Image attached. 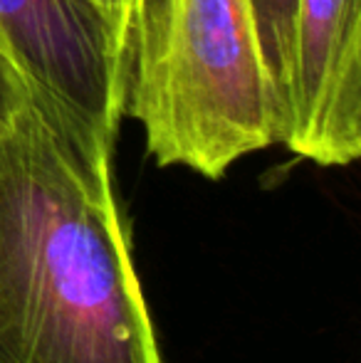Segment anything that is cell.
Segmentation results:
<instances>
[{"instance_id":"obj_1","label":"cell","mask_w":361,"mask_h":363,"mask_svg":"<svg viewBox=\"0 0 361 363\" xmlns=\"http://www.w3.org/2000/svg\"><path fill=\"white\" fill-rule=\"evenodd\" d=\"M111 153L35 89L0 119V363H164Z\"/></svg>"},{"instance_id":"obj_2","label":"cell","mask_w":361,"mask_h":363,"mask_svg":"<svg viewBox=\"0 0 361 363\" xmlns=\"http://www.w3.org/2000/svg\"><path fill=\"white\" fill-rule=\"evenodd\" d=\"M124 116L156 166L218 181L243 156L279 144V111L250 0H141Z\"/></svg>"},{"instance_id":"obj_3","label":"cell","mask_w":361,"mask_h":363,"mask_svg":"<svg viewBox=\"0 0 361 363\" xmlns=\"http://www.w3.org/2000/svg\"><path fill=\"white\" fill-rule=\"evenodd\" d=\"M0 48L30 89L116 141L129 60L89 0H0Z\"/></svg>"},{"instance_id":"obj_4","label":"cell","mask_w":361,"mask_h":363,"mask_svg":"<svg viewBox=\"0 0 361 363\" xmlns=\"http://www.w3.org/2000/svg\"><path fill=\"white\" fill-rule=\"evenodd\" d=\"M279 144L317 166H349L359 158V0H299L292 84Z\"/></svg>"},{"instance_id":"obj_5","label":"cell","mask_w":361,"mask_h":363,"mask_svg":"<svg viewBox=\"0 0 361 363\" xmlns=\"http://www.w3.org/2000/svg\"><path fill=\"white\" fill-rule=\"evenodd\" d=\"M250 5L284 121L294 67V33H297L299 0H250ZM279 134H282V126H279Z\"/></svg>"},{"instance_id":"obj_6","label":"cell","mask_w":361,"mask_h":363,"mask_svg":"<svg viewBox=\"0 0 361 363\" xmlns=\"http://www.w3.org/2000/svg\"><path fill=\"white\" fill-rule=\"evenodd\" d=\"M101 18L109 23L111 33H114L116 43H119L121 52L129 60V48H131V30H134L136 15H139L141 0H89Z\"/></svg>"},{"instance_id":"obj_7","label":"cell","mask_w":361,"mask_h":363,"mask_svg":"<svg viewBox=\"0 0 361 363\" xmlns=\"http://www.w3.org/2000/svg\"><path fill=\"white\" fill-rule=\"evenodd\" d=\"M28 94H30L28 79L18 69V65L8 57V52L0 48V119L8 116Z\"/></svg>"}]
</instances>
